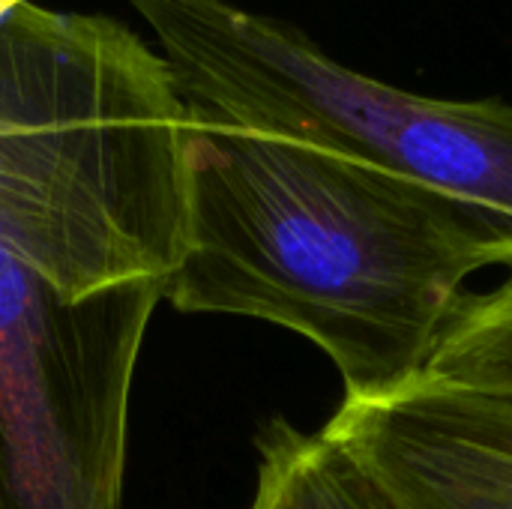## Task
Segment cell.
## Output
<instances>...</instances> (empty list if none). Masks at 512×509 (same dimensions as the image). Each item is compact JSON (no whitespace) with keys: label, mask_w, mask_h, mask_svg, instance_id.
<instances>
[{"label":"cell","mask_w":512,"mask_h":509,"mask_svg":"<svg viewBox=\"0 0 512 509\" xmlns=\"http://www.w3.org/2000/svg\"><path fill=\"white\" fill-rule=\"evenodd\" d=\"M186 240L165 300L294 330L381 399L429 369L465 282L512 270V216L309 144L189 114Z\"/></svg>","instance_id":"cell-1"},{"label":"cell","mask_w":512,"mask_h":509,"mask_svg":"<svg viewBox=\"0 0 512 509\" xmlns=\"http://www.w3.org/2000/svg\"><path fill=\"white\" fill-rule=\"evenodd\" d=\"M195 120L288 138L512 216V105L363 75L231 0H129Z\"/></svg>","instance_id":"cell-2"},{"label":"cell","mask_w":512,"mask_h":509,"mask_svg":"<svg viewBox=\"0 0 512 509\" xmlns=\"http://www.w3.org/2000/svg\"><path fill=\"white\" fill-rule=\"evenodd\" d=\"M165 282L69 297L0 246V509H120L129 396Z\"/></svg>","instance_id":"cell-3"},{"label":"cell","mask_w":512,"mask_h":509,"mask_svg":"<svg viewBox=\"0 0 512 509\" xmlns=\"http://www.w3.org/2000/svg\"><path fill=\"white\" fill-rule=\"evenodd\" d=\"M405 509H512V390L420 378L324 426Z\"/></svg>","instance_id":"cell-4"},{"label":"cell","mask_w":512,"mask_h":509,"mask_svg":"<svg viewBox=\"0 0 512 509\" xmlns=\"http://www.w3.org/2000/svg\"><path fill=\"white\" fill-rule=\"evenodd\" d=\"M249 509H405L333 435L273 420L258 435Z\"/></svg>","instance_id":"cell-5"},{"label":"cell","mask_w":512,"mask_h":509,"mask_svg":"<svg viewBox=\"0 0 512 509\" xmlns=\"http://www.w3.org/2000/svg\"><path fill=\"white\" fill-rule=\"evenodd\" d=\"M423 378L459 387L512 390V273L495 291L465 297Z\"/></svg>","instance_id":"cell-6"},{"label":"cell","mask_w":512,"mask_h":509,"mask_svg":"<svg viewBox=\"0 0 512 509\" xmlns=\"http://www.w3.org/2000/svg\"><path fill=\"white\" fill-rule=\"evenodd\" d=\"M15 6H21V3H18V0H0V21H3Z\"/></svg>","instance_id":"cell-7"}]
</instances>
